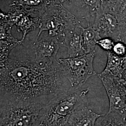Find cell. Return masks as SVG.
<instances>
[{
    "label": "cell",
    "mask_w": 126,
    "mask_h": 126,
    "mask_svg": "<svg viewBox=\"0 0 126 126\" xmlns=\"http://www.w3.org/2000/svg\"><path fill=\"white\" fill-rule=\"evenodd\" d=\"M95 53L58 60L60 71L72 88H80L91 77L96 74L94 68Z\"/></svg>",
    "instance_id": "4"
},
{
    "label": "cell",
    "mask_w": 126,
    "mask_h": 126,
    "mask_svg": "<svg viewBox=\"0 0 126 126\" xmlns=\"http://www.w3.org/2000/svg\"><path fill=\"white\" fill-rule=\"evenodd\" d=\"M125 126H126V118H125Z\"/></svg>",
    "instance_id": "21"
},
{
    "label": "cell",
    "mask_w": 126,
    "mask_h": 126,
    "mask_svg": "<svg viewBox=\"0 0 126 126\" xmlns=\"http://www.w3.org/2000/svg\"><path fill=\"white\" fill-rule=\"evenodd\" d=\"M0 18L11 25L16 26L17 31L22 33L23 37L21 40L23 43L27 34L39 28L40 25V17H33L28 14L23 12H16L5 15L1 14Z\"/></svg>",
    "instance_id": "9"
},
{
    "label": "cell",
    "mask_w": 126,
    "mask_h": 126,
    "mask_svg": "<svg viewBox=\"0 0 126 126\" xmlns=\"http://www.w3.org/2000/svg\"><path fill=\"white\" fill-rule=\"evenodd\" d=\"M98 75L108 96L109 102L108 112L120 113L126 118V88L125 79H120L102 72Z\"/></svg>",
    "instance_id": "6"
},
{
    "label": "cell",
    "mask_w": 126,
    "mask_h": 126,
    "mask_svg": "<svg viewBox=\"0 0 126 126\" xmlns=\"http://www.w3.org/2000/svg\"><path fill=\"white\" fill-rule=\"evenodd\" d=\"M59 38L43 32L36 38L33 44L35 54L34 60L39 63L53 64L58 63L56 59L61 43Z\"/></svg>",
    "instance_id": "7"
},
{
    "label": "cell",
    "mask_w": 126,
    "mask_h": 126,
    "mask_svg": "<svg viewBox=\"0 0 126 126\" xmlns=\"http://www.w3.org/2000/svg\"><path fill=\"white\" fill-rule=\"evenodd\" d=\"M89 90L71 89L56 95L46 106L37 125L39 126H63L76 109L88 104Z\"/></svg>",
    "instance_id": "3"
},
{
    "label": "cell",
    "mask_w": 126,
    "mask_h": 126,
    "mask_svg": "<svg viewBox=\"0 0 126 126\" xmlns=\"http://www.w3.org/2000/svg\"><path fill=\"white\" fill-rule=\"evenodd\" d=\"M83 27L79 23L72 30L68 32L63 37V43L67 49L69 57H76L84 53L83 48Z\"/></svg>",
    "instance_id": "11"
},
{
    "label": "cell",
    "mask_w": 126,
    "mask_h": 126,
    "mask_svg": "<svg viewBox=\"0 0 126 126\" xmlns=\"http://www.w3.org/2000/svg\"><path fill=\"white\" fill-rule=\"evenodd\" d=\"M38 126V125H36V126Z\"/></svg>",
    "instance_id": "22"
},
{
    "label": "cell",
    "mask_w": 126,
    "mask_h": 126,
    "mask_svg": "<svg viewBox=\"0 0 126 126\" xmlns=\"http://www.w3.org/2000/svg\"><path fill=\"white\" fill-rule=\"evenodd\" d=\"M107 54L106 65L102 72L120 79H124L126 71L124 68V62L126 57H120L112 51L107 52Z\"/></svg>",
    "instance_id": "12"
},
{
    "label": "cell",
    "mask_w": 126,
    "mask_h": 126,
    "mask_svg": "<svg viewBox=\"0 0 126 126\" xmlns=\"http://www.w3.org/2000/svg\"><path fill=\"white\" fill-rule=\"evenodd\" d=\"M13 27L4 20H0V47L12 50L18 45L22 44L21 40L15 38L11 34Z\"/></svg>",
    "instance_id": "14"
},
{
    "label": "cell",
    "mask_w": 126,
    "mask_h": 126,
    "mask_svg": "<svg viewBox=\"0 0 126 126\" xmlns=\"http://www.w3.org/2000/svg\"><path fill=\"white\" fill-rule=\"evenodd\" d=\"M45 0H18V3L27 6L37 7L45 3Z\"/></svg>",
    "instance_id": "18"
},
{
    "label": "cell",
    "mask_w": 126,
    "mask_h": 126,
    "mask_svg": "<svg viewBox=\"0 0 126 126\" xmlns=\"http://www.w3.org/2000/svg\"><path fill=\"white\" fill-rule=\"evenodd\" d=\"M102 115L94 112L87 104L76 109L63 126H94Z\"/></svg>",
    "instance_id": "10"
},
{
    "label": "cell",
    "mask_w": 126,
    "mask_h": 126,
    "mask_svg": "<svg viewBox=\"0 0 126 126\" xmlns=\"http://www.w3.org/2000/svg\"><path fill=\"white\" fill-rule=\"evenodd\" d=\"M101 38L98 32L93 25L84 28L82 34L83 48L85 54L95 51L97 42Z\"/></svg>",
    "instance_id": "13"
},
{
    "label": "cell",
    "mask_w": 126,
    "mask_h": 126,
    "mask_svg": "<svg viewBox=\"0 0 126 126\" xmlns=\"http://www.w3.org/2000/svg\"><path fill=\"white\" fill-rule=\"evenodd\" d=\"M112 52L120 57H126V44L122 41L115 42Z\"/></svg>",
    "instance_id": "17"
},
{
    "label": "cell",
    "mask_w": 126,
    "mask_h": 126,
    "mask_svg": "<svg viewBox=\"0 0 126 126\" xmlns=\"http://www.w3.org/2000/svg\"><path fill=\"white\" fill-rule=\"evenodd\" d=\"M115 41L111 37H103L97 42V45L107 52L112 51L115 44Z\"/></svg>",
    "instance_id": "16"
},
{
    "label": "cell",
    "mask_w": 126,
    "mask_h": 126,
    "mask_svg": "<svg viewBox=\"0 0 126 126\" xmlns=\"http://www.w3.org/2000/svg\"><path fill=\"white\" fill-rule=\"evenodd\" d=\"M125 118L120 113L108 112L97 120L94 126H125Z\"/></svg>",
    "instance_id": "15"
},
{
    "label": "cell",
    "mask_w": 126,
    "mask_h": 126,
    "mask_svg": "<svg viewBox=\"0 0 126 126\" xmlns=\"http://www.w3.org/2000/svg\"><path fill=\"white\" fill-rule=\"evenodd\" d=\"M64 79L58 63L9 58L0 63V96L27 99L59 94L72 88Z\"/></svg>",
    "instance_id": "1"
},
{
    "label": "cell",
    "mask_w": 126,
    "mask_h": 126,
    "mask_svg": "<svg viewBox=\"0 0 126 126\" xmlns=\"http://www.w3.org/2000/svg\"><path fill=\"white\" fill-rule=\"evenodd\" d=\"M125 86H126V75L125 77Z\"/></svg>",
    "instance_id": "20"
},
{
    "label": "cell",
    "mask_w": 126,
    "mask_h": 126,
    "mask_svg": "<svg viewBox=\"0 0 126 126\" xmlns=\"http://www.w3.org/2000/svg\"><path fill=\"white\" fill-rule=\"evenodd\" d=\"M124 68L125 70V71H126V57L125 59V61H124Z\"/></svg>",
    "instance_id": "19"
},
{
    "label": "cell",
    "mask_w": 126,
    "mask_h": 126,
    "mask_svg": "<svg viewBox=\"0 0 126 126\" xmlns=\"http://www.w3.org/2000/svg\"><path fill=\"white\" fill-rule=\"evenodd\" d=\"M101 38L111 37L118 41L120 24L117 14L103 7L98 9L93 25Z\"/></svg>",
    "instance_id": "8"
},
{
    "label": "cell",
    "mask_w": 126,
    "mask_h": 126,
    "mask_svg": "<svg viewBox=\"0 0 126 126\" xmlns=\"http://www.w3.org/2000/svg\"><path fill=\"white\" fill-rule=\"evenodd\" d=\"M56 95L27 99L0 96V126H36Z\"/></svg>",
    "instance_id": "2"
},
{
    "label": "cell",
    "mask_w": 126,
    "mask_h": 126,
    "mask_svg": "<svg viewBox=\"0 0 126 126\" xmlns=\"http://www.w3.org/2000/svg\"><path fill=\"white\" fill-rule=\"evenodd\" d=\"M40 17V25L36 38L44 32L59 38L63 37L79 23L75 16L60 7L46 11Z\"/></svg>",
    "instance_id": "5"
}]
</instances>
